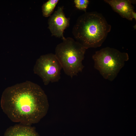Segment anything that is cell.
Here are the masks:
<instances>
[{"instance_id": "1", "label": "cell", "mask_w": 136, "mask_h": 136, "mask_svg": "<svg viewBox=\"0 0 136 136\" xmlns=\"http://www.w3.org/2000/svg\"><path fill=\"white\" fill-rule=\"evenodd\" d=\"M1 105L11 121L26 125L38 122L49 107L47 96L40 86L27 81L7 88Z\"/></svg>"}, {"instance_id": "2", "label": "cell", "mask_w": 136, "mask_h": 136, "mask_svg": "<svg viewBox=\"0 0 136 136\" xmlns=\"http://www.w3.org/2000/svg\"><path fill=\"white\" fill-rule=\"evenodd\" d=\"M111 28L101 14L86 12L78 17L72 33L76 41L86 49L101 46Z\"/></svg>"}, {"instance_id": "3", "label": "cell", "mask_w": 136, "mask_h": 136, "mask_svg": "<svg viewBox=\"0 0 136 136\" xmlns=\"http://www.w3.org/2000/svg\"><path fill=\"white\" fill-rule=\"evenodd\" d=\"M86 49L71 37L65 38L57 45L55 55L65 73L72 78L81 72L84 66L82 63Z\"/></svg>"}, {"instance_id": "4", "label": "cell", "mask_w": 136, "mask_h": 136, "mask_svg": "<svg viewBox=\"0 0 136 136\" xmlns=\"http://www.w3.org/2000/svg\"><path fill=\"white\" fill-rule=\"evenodd\" d=\"M92 58L94 68L105 79L112 81L128 60L129 56L126 53L107 47L96 51Z\"/></svg>"}, {"instance_id": "5", "label": "cell", "mask_w": 136, "mask_h": 136, "mask_svg": "<svg viewBox=\"0 0 136 136\" xmlns=\"http://www.w3.org/2000/svg\"><path fill=\"white\" fill-rule=\"evenodd\" d=\"M62 69L55 54L50 53L42 55L37 59L33 71L42 78L44 85H47L50 82L59 80Z\"/></svg>"}, {"instance_id": "6", "label": "cell", "mask_w": 136, "mask_h": 136, "mask_svg": "<svg viewBox=\"0 0 136 136\" xmlns=\"http://www.w3.org/2000/svg\"><path fill=\"white\" fill-rule=\"evenodd\" d=\"M70 20L69 18L65 17L63 7H58L48 20V28L52 36L61 38L62 40L64 39V31L69 26Z\"/></svg>"}, {"instance_id": "7", "label": "cell", "mask_w": 136, "mask_h": 136, "mask_svg": "<svg viewBox=\"0 0 136 136\" xmlns=\"http://www.w3.org/2000/svg\"><path fill=\"white\" fill-rule=\"evenodd\" d=\"M104 1L108 4L112 9L122 17L132 21L133 19L132 13L134 11V7L132 4L135 1L129 0H105Z\"/></svg>"}, {"instance_id": "8", "label": "cell", "mask_w": 136, "mask_h": 136, "mask_svg": "<svg viewBox=\"0 0 136 136\" xmlns=\"http://www.w3.org/2000/svg\"><path fill=\"white\" fill-rule=\"evenodd\" d=\"M4 136H39L35 128L20 124L11 126L6 131Z\"/></svg>"}, {"instance_id": "9", "label": "cell", "mask_w": 136, "mask_h": 136, "mask_svg": "<svg viewBox=\"0 0 136 136\" xmlns=\"http://www.w3.org/2000/svg\"><path fill=\"white\" fill-rule=\"evenodd\" d=\"M58 0H49L42 6L43 15L45 17L50 16L59 2Z\"/></svg>"}, {"instance_id": "10", "label": "cell", "mask_w": 136, "mask_h": 136, "mask_svg": "<svg viewBox=\"0 0 136 136\" xmlns=\"http://www.w3.org/2000/svg\"><path fill=\"white\" fill-rule=\"evenodd\" d=\"M75 6L77 9L86 11L89 4L88 0H75Z\"/></svg>"}, {"instance_id": "11", "label": "cell", "mask_w": 136, "mask_h": 136, "mask_svg": "<svg viewBox=\"0 0 136 136\" xmlns=\"http://www.w3.org/2000/svg\"><path fill=\"white\" fill-rule=\"evenodd\" d=\"M132 15L133 19H134L136 20V13L134 11H133L132 13Z\"/></svg>"}]
</instances>
